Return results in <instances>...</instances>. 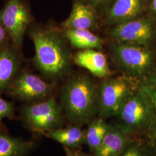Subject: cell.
Returning a JSON list of instances; mask_svg holds the SVG:
<instances>
[{
    "label": "cell",
    "instance_id": "obj_15",
    "mask_svg": "<svg viewBox=\"0 0 156 156\" xmlns=\"http://www.w3.org/2000/svg\"><path fill=\"white\" fill-rule=\"evenodd\" d=\"M45 135L62 144L64 147L71 149H76L85 143V131L76 125L49 131Z\"/></svg>",
    "mask_w": 156,
    "mask_h": 156
},
{
    "label": "cell",
    "instance_id": "obj_21",
    "mask_svg": "<svg viewBox=\"0 0 156 156\" xmlns=\"http://www.w3.org/2000/svg\"><path fill=\"white\" fill-rule=\"evenodd\" d=\"M119 156H147L140 146L131 143L123 153Z\"/></svg>",
    "mask_w": 156,
    "mask_h": 156
},
{
    "label": "cell",
    "instance_id": "obj_2",
    "mask_svg": "<svg viewBox=\"0 0 156 156\" xmlns=\"http://www.w3.org/2000/svg\"><path fill=\"white\" fill-rule=\"evenodd\" d=\"M35 46V62L47 77L60 78L67 72L70 56L64 40L56 31L36 28L30 33Z\"/></svg>",
    "mask_w": 156,
    "mask_h": 156
},
{
    "label": "cell",
    "instance_id": "obj_12",
    "mask_svg": "<svg viewBox=\"0 0 156 156\" xmlns=\"http://www.w3.org/2000/svg\"><path fill=\"white\" fill-rule=\"evenodd\" d=\"M74 62L97 77L106 79L111 75L106 57L100 50L85 49L79 51L74 57Z\"/></svg>",
    "mask_w": 156,
    "mask_h": 156
},
{
    "label": "cell",
    "instance_id": "obj_20",
    "mask_svg": "<svg viewBox=\"0 0 156 156\" xmlns=\"http://www.w3.org/2000/svg\"><path fill=\"white\" fill-rule=\"evenodd\" d=\"M14 117L15 111L12 103L3 99L0 95V126L4 119H13Z\"/></svg>",
    "mask_w": 156,
    "mask_h": 156
},
{
    "label": "cell",
    "instance_id": "obj_26",
    "mask_svg": "<svg viewBox=\"0 0 156 156\" xmlns=\"http://www.w3.org/2000/svg\"><path fill=\"white\" fill-rule=\"evenodd\" d=\"M154 127H153V136L154 138H155V140H156V122H154Z\"/></svg>",
    "mask_w": 156,
    "mask_h": 156
},
{
    "label": "cell",
    "instance_id": "obj_6",
    "mask_svg": "<svg viewBox=\"0 0 156 156\" xmlns=\"http://www.w3.org/2000/svg\"><path fill=\"white\" fill-rule=\"evenodd\" d=\"M112 55L126 75L136 78L145 75L153 63V57L145 46L115 41L112 44Z\"/></svg>",
    "mask_w": 156,
    "mask_h": 156
},
{
    "label": "cell",
    "instance_id": "obj_22",
    "mask_svg": "<svg viewBox=\"0 0 156 156\" xmlns=\"http://www.w3.org/2000/svg\"><path fill=\"white\" fill-rule=\"evenodd\" d=\"M7 35L8 34L3 26L0 23V51L3 49L7 41Z\"/></svg>",
    "mask_w": 156,
    "mask_h": 156
},
{
    "label": "cell",
    "instance_id": "obj_16",
    "mask_svg": "<svg viewBox=\"0 0 156 156\" xmlns=\"http://www.w3.org/2000/svg\"><path fill=\"white\" fill-rule=\"evenodd\" d=\"M64 36L71 44L82 50L95 49L100 50L104 44L102 39L88 30L66 29Z\"/></svg>",
    "mask_w": 156,
    "mask_h": 156
},
{
    "label": "cell",
    "instance_id": "obj_11",
    "mask_svg": "<svg viewBox=\"0 0 156 156\" xmlns=\"http://www.w3.org/2000/svg\"><path fill=\"white\" fill-rule=\"evenodd\" d=\"M97 18L94 8L82 0H75L69 17L62 23L66 29L91 30L97 26Z\"/></svg>",
    "mask_w": 156,
    "mask_h": 156
},
{
    "label": "cell",
    "instance_id": "obj_5",
    "mask_svg": "<svg viewBox=\"0 0 156 156\" xmlns=\"http://www.w3.org/2000/svg\"><path fill=\"white\" fill-rule=\"evenodd\" d=\"M21 117L27 128L43 134L62 128L64 121L62 108L53 97L23 106Z\"/></svg>",
    "mask_w": 156,
    "mask_h": 156
},
{
    "label": "cell",
    "instance_id": "obj_7",
    "mask_svg": "<svg viewBox=\"0 0 156 156\" xmlns=\"http://www.w3.org/2000/svg\"><path fill=\"white\" fill-rule=\"evenodd\" d=\"M32 19L30 8L26 0H6L0 11V23L17 49L21 48L25 31Z\"/></svg>",
    "mask_w": 156,
    "mask_h": 156
},
{
    "label": "cell",
    "instance_id": "obj_1",
    "mask_svg": "<svg viewBox=\"0 0 156 156\" xmlns=\"http://www.w3.org/2000/svg\"><path fill=\"white\" fill-rule=\"evenodd\" d=\"M62 108L67 120L82 127L98 115V89L90 78L77 75L65 84L62 93Z\"/></svg>",
    "mask_w": 156,
    "mask_h": 156
},
{
    "label": "cell",
    "instance_id": "obj_10",
    "mask_svg": "<svg viewBox=\"0 0 156 156\" xmlns=\"http://www.w3.org/2000/svg\"><path fill=\"white\" fill-rule=\"evenodd\" d=\"M144 0H113L106 12V21L117 25L138 18L144 9Z\"/></svg>",
    "mask_w": 156,
    "mask_h": 156
},
{
    "label": "cell",
    "instance_id": "obj_4",
    "mask_svg": "<svg viewBox=\"0 0 156 156\" xmlns=\"http://www.w3.org/2000/svg\"><path fill=\"white\" fill-rule=\"evenodd\" d=\"M156 115L149 97L138 86L117 115L116 126L132 135L154 123Z\"/></svg>",
    "mask_w": 156,
    "mask_h": 156
},
{
    "label": "cell",
    "instance_id": "obj_13",
    "mask_svg": "<svg viewBox=\"0 0 156 156\" xmlns=\"http://www.w3.org/2000/svg\"><path fill=\"white\" fill-rule=\"evenodd\" d=\"M131 135L117 126H112L106 134L95 156H119L131 143Z\"/></svg>",
    "mask_w": 156,
    "mask_h": 156
},
{
    "label": "cell",
    "instance_id": "obj_18",
    "mask_svg": "<svg viewBox=\"0 0 156 156\" xmlns=\"http://www.w3.org/2000/svg\"><path fill=\"white\" fill-rule=\"evenodd\" d=\"M111 126L101 117L95 118L89 123L85 131V144L93 153L99 148Z\"/></svg>",
    "mask_w": 156,
    "mask_h": 156
},
{
    "label": "cell",
    "instance_id": "obj_24",
    "mask_svg": "<svg viewBox=\"0 0 156 156\" xmlns=\"http://www.w3.org/2000/svg\"><path fill=\"white\" fill-rule=\"evenodd\" d=\"M64 150L66 153V156H87L82 153L77 151L76 149H71L67 147H64Z\"/></svg>",
    "mask_w": 156,
    "mask_h": 156
},
{
    "label": "cell",
    "instance_id": "obj_25",
    "mask_svg": "<svg viewBox=\"0 0 156 156\" xmlns=\"http://www.w3.org/2000/svg\"><path fill=\"white\" fill-rule=\"evenodd\" d=\"M151 8L154 13L156 15V0L151 1Z\"/></svg>",
    "mask_w": 156,
    "mask_h": 156
},
{
    "label": "cell",
    "instance_id": "obj_3",
    "mask_svg": "<svg viewBox=\"0 0 156 156\" xmlns=\"http://www.w3.org/2000/svg\"><path fill=\"white\" fill-rule=\"evenodd\" d=\"M135 78L127 75L107 79L98 89L99 117H117L123 106L138 88Z\"/></svg>",
    "mask_w": 156,
    "mask_h": 156
},
{
    "label": "cell",
    "instance_id": "obj_9",
    "mask_svg": "<svg viewBox=\"0 0 156 156\" xmlns=\"http://www.w3.org/2000/svg\"><path fill=\"white\" fill-rule=\"evenodd\" d=\"M154 35V30L150 20L139 17L116 25L109 33V36L116 42L145 47Z\"/></svg>",
    "mask_w": 156,
    "mask_h": 156
},
{
    "label": "cell",
    "instance_id": "obj_14",
    "mask_svg": "<svg viewBox=\"0 0 156 156\" xmlns=\"http://www.w3.org/2000/svg\"><path fill=\"white\" fill-rule=\"evenodd\" d=\"M35 147L33 140L13 136L0 126V156H28Z\"/></svg>",
    "mask_w": 156,
    "mask_h": 156
},
{
    "label": "cell",
    "instance_id": "obj_19",
    "mask_svg": "<svg viewBox=\"0 0 156 156\" xmlns=\"http://www.w3.org/2000/svg\"><path fill=\"white\" fill-rule=\"evenodd\" d=\"M140 86L149 97L156 112V75L146 78Z\"/></svg>",
    "mask_w": 156,
    "mask_h": 156
},
{
    "label": "cell",
    "instance_id": "obj_17",
    "mask_svg": "<svg viewBox=\"0 0 156 156\" xmlns=\"http://www.w3.org/2000/svg\"><path fill=\"white\" fill-rule=\"evenodd\" d=\"M18 66L19 58L13 50L5 48L0 51V93L11 83Z\"/></svg>",
    "mask_w": 156,
    "mask_h": 156
},
{
    "label": "cell",
    "instance_id": "obj_23",
    "mask_svg": "<svg viewBox=\"0 0 156 156\" xmlns=\"http://www.w3.org/2000/svg\"><path fill=\"white\" fill-rule=\"evenodd\" d=\"M87 3L94 8L101 7L106 5L111 0H86Z\"/></svg>",
    "mask_w": 156,
    "mask_h": 156
},
{
    "label": "cell",
    "instance_id": "obj_8",
    "mask_svg": "<svg viewBox=\"0 0 156 156\" xmlns=\"http://www.w3.org/2000/svg\"><path fill=\"white\" fill-rule=\"evenodd\" d=\"M53 84L30 73H23L10 84L9 93L12 97L29 103L45 100L53 90Z\"/></svg>",
    "mask_w": 156,
    "mask_h": 156
}]
</instances>
